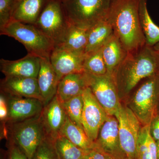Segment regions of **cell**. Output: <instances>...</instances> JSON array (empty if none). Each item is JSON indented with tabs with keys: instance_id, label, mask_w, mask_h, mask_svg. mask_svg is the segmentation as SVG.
Masks as SVG:
<instances>
[{
	"instance_id": "39",
	"label": "cell",
	"mask_w": 159,
	"mask_h": 159,
	"mask_svg": "<svg viewBox=\"0 0 159 159\" xmlns=\"http://www.w3.org/2000/svg\"><path fill=\"white\" fill-rule=\"evenodd\" d=\"M158 74L159 77V68L158 73Z\"/></svg>"
},
{
	"instance_id": "32",
	"label": "cell",
	"mask_w": 159,
	"mask_h": 159,
	"mask_svg": "<svg viewBox=\"0 0 159 159\" xmlns=\"http://www.w3.org/2000/svg\"><path fill=\"white\" fill-rule=\"evenodd\" d=\"M8 116V107L5 94L1 92L0 94V119L1 122L5 123Z\"/></svg>"
},
{
	"instance_id": "8",
	"label": "cell",
	"mask_w": 159,
	"mask_h": 159,
	"mask_svg": "<svg viewBox=\"0 0 159 159\" xmlns=\"http://www.w3.org/2000/svg\"><path fill=\"white\" fill-rule=\"evenodd\" d=\"M85 74L88 87L107 115L115 116L122 104L113 76L107 74L100 76Z\"/></svg>"
},
{
	"instance_id": "9",
	"label": "cell",
	"mask_w": 159,
	"mask_h": 159,
	"mask_svg": "<svg viewBox=\"0 0 159 159\" xmlns=\"http://www.w3.org/2000/svg\"><path fill=\"white\" fill-rule=\"evenodd\" d=\"M115 116L119 123L122 150L127 158L135 159L137 141L142 125L133 112L126 106L122 104Z\"/></svg>"
},
{
	"instance_id": "41",
	"label": "cell",
	"mask_w": 159,
	"mask_h": 159,
	"mask_svg": "<svg viewBox=\"0 0 159 159\" xmlns=\"http://www.w3.org/2000/svg\"><path fill=\"white\" fill-rule=\"evenodd\" d=\"M127 159H129V158H127Z\"/></svg>"
},
{
	"instance_id": "12",
	"label": "cell",
	"mask_w": 159,
	"mask_h": 159,
	"mask_svg": "<svg viewBox=\"0 0 159 159\" xmlns=\"http://www.w3.org/2000/svg\"><path fill=\"white\" fill-rule=\"evenodd\" d=\"M3 93L6 96L8 107V118L5 124L20 122L38 116L44 106L43 102L40 99Z\"/></svg>"
},
{
	"instance_id": "22",
	"label": "cell",
	"mask_w": 159,
	"mask_h": 159,
	"mask_svg": "<svg viewBox=\"0 0 159 159\" xmlns=\"http://www.w3.org/2000/svg\"><path fill=\"white\" fill-rule=\"evenodd\" d=\"M114 33L108 21L100 22L88 30V40L85 54L102 48Z\"/></svg>"
},
{
	"instance_id": "4",
	"label": "cell",
	"mask_w": 159,
	"mask_h": 159,
	"mask_svg": "<svg viewBox=\"0 0 159 159\" xmlns=\"http://www.w3.org/2000/svg\"><path fill=\"white\" fill-rule=\"evenodd\" d=\"M0 34L12 37L25 46L28 54L50 59L55 46L50 39L34 25L11 20L0 29Z\"/></svg>"
},
{
	"instance_id": "42",
	"label": "cell",
	"mask_w": 159,
	"mask_h": 159,
	"mask_svg": "<svg viewBox=\"0 0 159 159\" xmlns=\"http://www.w3.org/2000/svg\"><path fill=\"white\" fill-rule=\"evenodd\" d=\"M145 1H147V0H145Z\"/></svg>"
},
{
	"instance_id": "35",
	"label": "cell",
	"mask_w": 159,
	"mask_h": 159,
	"mask_svg": "<svg viewBox=\"0 0 159 159\" xmlns=\"http://www.w3.org/2000/svg\"><path fill=\"white\" fill-rule=\"evenodd\" d=\"M152 48L154 51L158 55H159V42L153 46Z\"/></svg>"
},
{
	"instance_id": "13",
	"label": "cell",
	"mask_w": 159,
	"mask_h": 159,
	"mask_svg": "<svg viewBox=\"0 0 159 159\" xmlns=\"http://www.w3.org/2000/svg\"><path fill=\"white\" fill-rule=\"evenodd\" d=\"M84 55H76L60 46L54 47L50 55V61L58 81L69 74L84 72Z\"/></svg>"
},
{
	"instance_id": "28",
	"label": "cell",
	"mask_w": 159,
	"mask_h": 159,
	"mask_svg": "<svg viewBox=\"0 0 159 159\" xmlns=\"http://www.w3.org/2000/svg\"><path fill=\"white\" fill-rule=\"evenodd\" d=\"M62 103L66 115L71 121L84 129L82 119L84 101L82 94L73 97Z\"/></svg>"
},
{
	"instance_id": "11",
	"label": "cell",
	"mask_w": 159,
	"mask_h": 159,
	"mask_svg": "<svg viewBox=\"0 0 159 159\" xmlns=\"http://www.w3.org/2000/svg\"><path fill=\"white\" fill-rule=\"evenodd\" d=\"M96 146L107 154L118 159H127L120 144L119 123L115 116H108L99 129L95 142Z\"/></svg>"
},
{
	"instance_id": "10",
	"label": "cell",
	"mask_w": 159,
	"mask_h": 159,
	"mask_svg": "<svg viewBox=\"0 0 159 159\" xmlns=\"http://www.w3.org/2000/svg\"><path fill=\"white\" fill-rule=\"evenodd\" d=\"M82 95L84 101L83 126L89 139L95 142L99 129L108 116L97 101L89 88L87 87Z\"/></svg>"
},
{
	"instance_id": "2",
	"label": "cell",
	"mask_w": 159,
	"mask_h": 159,
	"mask_svg": "<svg viewBox=\"0 0 159 159\" xmlns=\"http://www.w3.org/2000/svg\"><path fill=\"white\" fill-rule=\"evenodd\" d=\"M140 0H112L107 21L128 53L146 44L139 19Z\"/></svg>"
},
{
	"instance_id": "38",
	"label": "cell",
	"mask_w": 159,
	"mask_h": 159,
	"mask_svg": "<svg viewBox=\"0 0 159 159\" xmlns=\"http://www.w3.org/2000/svg\"><path fill=\"white\" fill-rule=\"evenodd\" d=\"M59 1H61V2H63V1H64V0H59Z\"/></svg>"
},
{
	"instance_id": "29",
	"label": "cell",
	"mask_w": 159,
	"mask_h": 159,
	"mask_svg": "<svg viewBox=\"0 0 159 159\" xmlns=\"http://www.w3.org/2000/svg\"><path fill=\"white\" fill-rule=\"evenodd\" d=\"M31 159H59L55 146V141L46 136Z\"/></svg>"
},
{
	"instance_id": "14",
	"label": "cell",
	"mask_w": 159,
	"mask_h": 159,
	"mask_svg": "<svg viewBox=\"0 0 159 159\" xmlns=\"http://www.w3.org/2000/svg\"><path fill=\"white\" fill-rule=\"evenodd\" d=\"M62 103L57 95L44 105L41 113L42 121L47 136L55 141L66 118Z\"/></svg>"
},
{
	"instance_id": "37",
	"label": "cell",
	"mask_w": 159,
	"mask_h": 159,
	"mask_svg": "<svg viewBox=\"0 0 159 159\" xmlns=\"http://www.w3.org/2000/svg\"><path fill=\"white\" fill-rule=\"evenodd\" d=\"M106 159H118L116 158L115 157L111 156L107 154H106Z\"/></svg>"
},
{
	"instance_id": "3",
	"label": "cell",
	"mask_w": 159,
	"mask_h": 159,
	"mask_svg": "<svg viewBox=\"0 0 159 159\" xmlns=\"http://www.w3.org/2000/svg\"><path fill=\"white\" fill-rule=\"evenodd\" d=\"M112 0H64L63 7L69 22L89 29L107 20Z\"/></svg>"
},
{
	"instance_id": "5",
	"label": "cell",
	"mask_w": 159,
	"mask_h": 159,
	"mask_svg": "<svg viewBox=\"0 0 159 159\" xmlns=\"http://www.w3.org/2000/svg\"><path fill=\"white\" fill-rule=\"evenodd\" d=\"M6 138L12 141L29 159L47 136L41 114L20 122L5 124Z\"/></svg>"
},
{
	"instance_id": "31",
	"label": "cell",
	"mask_w": 159,
	"mask_h": 159,
	"mask_svg": "<svg viewBox=\"0 0 159 159\" xmlns=\"http://www.w3.org/2000/svg\"><path fill=\"white\" fill-rule=\"evenodd\" d=\"M9 140L7 159H29L12 141Z\"/></svg>"
},
{
	"instance_id": "7",
	"label": "cell",
	"mask_w": 159,
	"mask_h": 159,
	"mask_svg": "<svg viewBox=\"0 0 159 159\" xmlns=\"http://www.w3.org/2000/svg\"><path fill=\"white\" fill-rule=\"evenodd\" d=\"M70 25L62 2L49 0L34 25L57 47L63 42Z\"/></svg>"
},
{
	"instance_id": "6",
	"label": "cell",
	"mask_w": 159,
	"mask_h": 159,
	"mask_svg": "<svg viewBox=\"0 0 159 159\" xmlns=\"http://www.w3.org/2000/svg\"><path fill=\"white\" fill-rule=\"evenodd\" d=\"M134 90V92L127 106L136 116L142 126L149 125L159 113L158 74L143 80Z\"/></svg>"
},
{
	"instance_id": "15",
	"label": "cell",
	"mask_w": 159,
	"mask_h": 159,
	"mask_svg": "<svg viewBox=\"0 0 159 159\" xmlns=\"http://www.w3.org/2000/svg\"><path fill=\"white\" fill-rule=\"evenodd\" d=\"M41 58L28 54L16 60H0L1 71L5 77H17L37 78L40 66Z\"/></svg>"
},
{
	"instance_id": "24",
	"label": "cell",
	"mask_w": 159,
	"mask_h": 159,
	"mask_svg": "<svg viewBox=\"0 0 159 159\" xmlns=\"http://www.w3.org/2000/svg\"><path fill=\"white\" fill-rule=\"evenodd\" d=\"M146 2L140 0L139 19L146 44L152 47L159 42V27L153 22L149 16Z\"/></svg>"
},
{
	"instance_id": "16",
	"label": "cell",
	"mask_w": 159,
	"mask_h": 159,
	"mask_svg": "<svg viewBox=\"0 0 159 159\" xmlns=\"http://www.w3.org/2000/svg\"><path fill=\"white\" fill-rule=\"evenodd\" d=\"M1 92L4 93L42 100L37 79L32 77H5L1 80Z\"/></svg>"
},
{
	"instance_id": "20",
	"label": "cell",
	"mask_w": 159,
	"mask_h": 159,
	"mask_svg": "<svg viewBox=\"0 0 159 159\" xmlns=\"http://www.w3.org/2000/svg\"><path fill=\"white\" fill-rule=\"evenodd\" d=\"M102 52L107 74L113 76L115 71L126 57L128 52L114 33L102 47Z\"/></svg>"
},
{
	"instance_id": "40",
	"label": "cell",
	"mask_w": 159,
	"mask_h": 159,
	"mask_svg": "<svg viewBox=\"0 0 159 159\" xmlns=\"http://www.w3.org/2000/svg\"></svg>"
},
{
	"instance_id": "1",
	"label": "cell",
	"mask_w": 159,
	"mask_h": 159,
	"mask_svg": "<svg viewBox=\"0 0 159 159\" xmlns=\"http://www.w3.org/2000/svg\"><path fill=\"white\" fill-rule=\"evenodd\" d=\"M159 68V55L146 44L128 53L113 74L120 99L128 97L143 80L158 74Z\"/></svg>"
},
{
	"instance_id": "19",
	"label": "cell",
	"mask_w": 159,
	"mask_h": 159,
	"mask_svg": "<svg viewBox=\"0 0 159 159\" xmlns=\"http://www.w3.org/2000/svg\"><path fill=\"white\" fill-rule=\"evenodd\" d=\"M87 87L84 72L69 74L60 80L56 95L62 103L73 97L81 95Z\"/></svg>"
},
{
	"instance_id": "33",
	"label": "cell",
	"mask_w": 159,
	"mask_h": 159,
	"mask_svg": "<svg viewBox=\"0 0 159 159\" xmlns=\"http://www.w3.org/2000/svg\"><path fill=\"white\" fill-rule=\"evenodd\" d=\"M149 131L151 135L155 141L159 140V113L157 114L149 124Z\"/></svg>"
},
{
	"instance_id": "25",
	"label": "cell",
	"mask_w": 159,
	"mask_h": 159,
	"mask_svg": "<svg viewBox=\"0 0 159 159\" xmlns=\"http://www.w3.org/2000/svg\"><path fill=\"white\" fill-rule=\"evenodd\" d=\"M135 159H157V142L151 135L149 124L142 126L140 130Z\"/></svg>"
},
{
	"instance_id": "21",
	"label": "cell",
	"mask_w": 159,
	"mask_h": 159,
	"mask_svg": "<svg viewBox=\"0 0 159 159\" xmlns=\"http://www.w3.org/2000/svg\"><path fill=\"white\" fill-rule=\"evenodd\" d=\"M88 30L70 24L60 47L73 54L84 56L88 40Z\"/></svg>"
},
{
	"instance_id": "36",
	"label": "cell",
	"mask_w": 159,
	"mask_h": 159,
	"mask_svg": "<svg viewBox=\"0 0 159 159\" xmlns=\"http://www.w3.org/2000/svg\"><path fill=\"white\" fill-rule=\"evenodd\" d=\"M157 159H159V140L157 141Z\"/></svg>"
},
{
	"instance_id": "17",
	"label": "cell",
	"mask_w": 159,
	"mask_h": 159,
	"mask_svg": "<svg viewBox=\"0 0 159 159\" xmlns=\"http://www.w3.org/2000/svg\"><path fill=\"white\" fill-rule=\"evenodd\" d=\"M37 79L44 105H45L56 96L59 83L50 59L41 58L40 66Z\"/></svg>"
},
{
	"instance_id": "18",
	"label": "cell",
	"mask_w": 159,
	"mask_h": 159,
	"mask_svg": "<svg viewBox=\"0 0 159 159\" xmlns=\"http://www.w3.org/2000/svg\"><path fill=\"white\" fill-rule=\"evenodd\" d=\"M49 0H17L11 20L35 25Z\"/></svg>"
},
{
	"instance_id": "23",
	"label": "cell",
	"mask_w": 159,
	"mask_h": 159,
	"mask_svg": "<svg viewBox=\"0 0 159 159\" xmlns=\"http://www.w3.org/2000/svg\"><path fill=\"white\" fill-rule=\"evenodd\" d=\"M59 136L65 137L74 145L84 150H90L96 146L95 142L89 139L84 130L72 122L67 115Z\"/></svg>"
},
{
	"instance_id": "34",
	"label": "cell",
	"mask_w": 159,
	"mask_h": 159,
	"mask_svg": "<svg viewBox=\"0 0 159 159\" xmlns=\"http://www.w3.org/2000/svg\"><path fill=\"white\" fill-rule=\"evenodd\" d=\"M83 159H106V154L96 146L88 150Z\"/></svg>"
},
{
	"instance_id": "27",
	"label": "cell",
	"mask_w": 159,
	"mask_h": 159,
	"mask_svg": "<svg viewBox=\"0 0 159 159\" xmlns=\"http://www.w3.org/2000/svg\"><path fill=\"white\" fill-rule=\"evenodd\" d=\"M55 146L59 159H83L89 150L79 148L61 136L55 140Z\"/></svg>"
},
{
	"instance_id": "26",
	"label": "cell",
	"mask_w": 159,
	"mask_h": 159,
	"mask_svg": "<svg viewBox=\"0 0 159 159\" xmlns=\"http://www.w3.org/2000/svg\"><path fill=\"white\" fill-rule=\"evenodd\" d=\"M84 72L100 76L107 74V69L102 57V48L84 54L83 61Z\"/></svg>"
},
{
	"instance_id": "30",
	"label": "cell",
	"mask_w": 159,
	"mask_h": 159,
	"mask_svg": "<svg viewBox=\"0 0 159 159\" xmlns=\"http://www.w3.org/2000/svg\"><path fill=\"white\" fill-rule=\"evenodd\" d=\"M17 0H0V29L11 20Z\"/></svg>"
}]
</instances>
